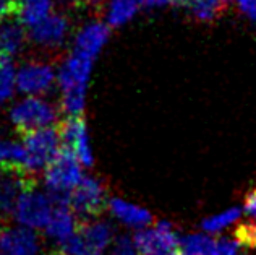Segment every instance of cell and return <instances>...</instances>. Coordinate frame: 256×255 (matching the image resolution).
Instances as JSON below:
<instances>
[{
	"label": "cell",
	"instance_id": "cell-1",
	"mask_svg": "<svg viewBox=\"0 0 256 255\" xmlns=\"http://www.w3.org/2000/svg\"><path fill=\"white\" fill-rule=\"evenodd\" d=\"M57 117L58 112L56 106L36 96H28L23 101H20L10 112L12 124L20 135L56 125Z\"/></svg>",
	"mask_w": 256,
	"mask_h": 255
},
{
	"label": "cell",
	"instance_id": "cell-2",
	"mask_svg": "<svg viewBox=\"0 0 256 255\" xmlns=\"http://www.w3.org/2000/svg\"><path fill=\"white\" fill-rule=\"evenodd\" d=\"M23 146L28 154V169L31 172L46 167L58 154L62 148V137H60L58 124L46 129L26 132L22 135Z\"/></svg>",
	"mask_w": 256,
	"mask_h": 255
},
{
	"label": "cell",
	"instance_id": "cell-3",
	"mask_svg": "<svg viewBox=\"0 0 256 255\" xmlns=\"http://www.w3.org/2000/svg\"><path fill=\"white\" fill-rule=\"evenodd\" d=\"M44 177L50 192H72L83 179L82 161L62 146L57 156L46 166Z\"/></svg>",
	"mask_w": 256,
	"mask_h": 255
},
{
	"label": "cell",
	"instance_id": "cell-4",
	"mask_svg": "<svg viewBox=\"0 0 256 255\" xmlns=\"http://www.w3.org/2000/svg\"><path fill=\"white\" fill-rule=\"evenodd\" d=\"M54 213V202L50 195L39 192L36 187L24 190L20 195L15 206V218L20 224H23L31 229H41L46 227Z\"/></svg>",
	"mask_w": 256,
	"mask_h": 255
},
{
	"label": "cell",
	"instance_id": "cell-5",
	"mask_svg": "<svg viewBox=\"0 0 256 255\" xmlns=\"http://www.w3.org/2000/svg\"><path fill=\"white\" fill-rule=\"evenodd\" d=\"M106 189L98 179H82L70 195V208L80 221H90L106 210Z\"/></svg>",
	"mask_w": 256,
	"mask_h": 255
},
{
	"label": "cell",
	"instance_id": "cell-6",
	"mask_svg": "<svg viewBox=\"0 0 256 255\" xmlns=\"http://www.w3.org/2000/svg\"><path fill=\"white\" fill-rule=\"evenodd\" d=\"M140 255H174L180 247V239L174 227L159 221L154 227H143L133 236Z\"/></svg>",
	"mask_w": 256,
	"mask_h": 255
},
{
	"label": "cell",
	"instance_id": "cell-7",
	"mask_svg": "<svg viewBox=\"0 0 256 255\" xmlns=\"http://www.w3.org/2000/svg\"><path fill=\"white\" fill-rule=\"evenodd\" d=\"M58 130L62 137V146L75 153L83 166H92V153L83 116H68L58 124Z\"/></svg>",
	"mask_w": 256,
	"mask_h": 255
},
{
	"label": "cell",
	"instance_id": "cell-8",
	"mask_svg": "<svg viewBox=\"0 0 256 255\" xmlns=\"http://www.w3.org/2000/svg\"><path fill=\"white\" fill-rule=\"evenodd\" d=\"M56 73L54 69L46 62L32 60V62L24 64L16 73V86L20 91L26 95H42L47 93L54 85Z\"/></svg>",
	"mask_w": 256,
	"mask_h": 255
},
{
	"label": "cell",
	"instance_id": "cell-9",
	"mask_svg": "<svg viewBox=\"0 0 256 255\" xmlns=\"http://www.w3.org/2000/svg\"><path fill=\"white\" fill-rule=\"evenodd\" d=\"M41 242L31 227L5 226L0 229V255H39Z\"/></svg>",
	"mask_w": 256,
	"mask_h": 255
},
{
	"label": "cell",
	"instance_id": "cell-10",
	"mask_svg": "<svg viewBox=\"0 0 256 255\" xmlns=\"http://www.w3.org/2000/svg\"><path fill=\"white\" fill-rule=\"evenodd\" d=\"M31 187H36V179L31 172L0 171V214L15 211L20 195Z\"/></svg>",
	"mask_w": 256,
	"mask_h": 255
},
{
	"label": "cell",
	"instance_id": "cell-11",
	"mask_svg": "<svg viewBox=\"0 0 256 255\" xmlns=\"http://www.w3.org/2000/svg\"><path fill=\"white\" fill-rule=\"evenodd\" d=\"M66 33H68V20L64 15L50 13L42 22L31 26L30 36L32 41L39 46H44V48H57V46H60L65 41Z\"/></svg>",
	"mask_w": 256,
	"mask_h": 255
},
{
	"label": "cell",
	"instance_id": "cell-12",
	"mask_svg": "<svg viewBox=\"0 0 256 255\" xmlns=\"http://www.w3.org/2000/svg\"><path fill=\"white\" fill-rule=\"evenodd\" d=\"M109 25H106L102 22H92L90 25H86L84 28L78 33V36L75 39V49L73 54L86 57L94 60L98 57V54L102 51L104 44L109 39Z\"/></svg>",
	"mask_w": 256,
	"mask_h": 255
},
{
	"label": "cell",
	"instance_id": "cell-13",
	"mask_svg": "<svg viewBox=\"0 0 256 255\" xmlns=\"http://www.w3.org/2000/svg\"><path fill=\"white\" fill-rule=\"evenodd\" d=\"M78 224L80 219L73 213L70 205H57L54 206V213L46 226V232L49 237L64 242L76 232Z\"/></svg>",
	"mask_w": 256,
	"mask_h": 255
},
{
	"label": "cell",
	"instance_id": "cell-14",
	"mask_svg": "<svg viewBox=\"0 0 256 255\" xmlns=\"http://www.w3.org/2000/svg\"><path fill=\"white\" fill-rule=\"evenodd\" d=\"M76 231L94 255H102L112 242V229L104 221H80Z\"/></svg>",
	"mask_w": 256,
	"mask_h": 255
},
{
	"label": "cell",
	"instance_id": "cell-15",
	"mask_svg": "<svg viewBox=\"0 0 256 255\" xmlns=\"http://www.w3.org/2000/svg\"><path fill=\"white\" fill-rule=\"evenodd\" d=\"M109 208L120 223L134 227V229H143V227L150 226L154 221L152 214L148 210H144V208L124 202L120 198H110Z\"/></svg>",
	"mask_w": 256,
	"mask_h": 255
},
{
	"label": "cell",
	"instance_id": "cell-16",
	"mask_svg": "<svg viewBox=\"0 0 256 255\" xmlns=\"http://www.w3.org/2000/svg\"><path fill=\"white\" fill-rule=\"evenodd\" d=\"M26 39L24 25L20 18H8L0 22V56L4 59H10L12 56L23 48Z\"/></svg>",
	"mask_w": 256,
	"mask_h": 255
},
{
	"label": "cell",
	"instance_id": "cell-17",
	"mask_svg": "<svg viewBox=\"0 0 256 255\" xmlns=\"http://www.w3.org/2000/svg\"><path fill=\"white\" fill-rule=\"evenodd\" d=\"M0 171L31 172L28 169V154L22 143L0 140Z\"/></svg>",
	"mask_w": 256,
	"mask_h": 255
},
{
	"label": "cell",
	"instance_id": "cell-18",
	"mask_svg": "<svg viewBox=\"0 0 256 255\" xmlns=\"http://www.w3.org/2000/svg\"><path fill=\"white\" fill-rule=\"evenodd\" d=\"M228 0H193L188 5L192 15L198 22H214L227 10Z\"/></svg>",
	"mask_w": 256,
	"mask_h": 255
},
{
	"label": "cell",
	"instance_id": "cell-19",
	"mask_svg": "<svg viewBox=\"0 0 256 255\" xmlns=\"http://www.w3.org/2000/svg\"><path fill=\"white\" fill-rule=\"evenodd\" d=\"M52 13L50 0H24L23 9L20 13V22L24 26H34L36 23L42 22Z\"/></svg>",
	"mask_w": 256,
	"mask_h": 255
},
{
	"label": "cell",
	"instance_id": "cell-20",
	"mask_svg": "<svg viewBox=\"0 0 256 255\" xmlns=\"http://www.w3.org/2000/svg\"><path fill=\"white\" fill-rule=\"evenodd\" d=\"M136 0H112L109 12H107V25L109 26H122L130 22L138 10Z\"/></svg>",
	"mask_w": 256,
	"mask_h": 255
},
{
	"label": "cell",
	"instance_id": "cell-21",
	"mask_svg": "<svg viewBox=\"0 0 256 255\" xmlns=\"http://www.w3.org/2000/svg\"><path fill=\"white\" fill-rule=\"evenodd\" d=\"M214 245V240L204 234H190L180 239V249L186 255H208Z\"/></svg>",
	"mask_w": 256,
	"mask_h": 255
},
{
	"label": "cell",
	"instance_id": "cell-22",
	"mask_svg": "<svg viewBox=\"0 0 256 255\" xmlns=\"http://www.w3.org/2000/svg\"><path fill=\"white\" fill-rule=\"evenodd\" d=\"M242 214V210L240 208H230V210H227L220 214H216V216H211L204 219L203 223H201V227L206 231V232H219L222 229H226L227 226H230L232 223H235Z\"/></svg>",
	"mask_w": 256,
	"mask_h": 255
},
{
	"label": "cell",
	"instance_id": "cell-23",
	"mask_svg": "<svg viewBox=\"0 0 256 255\" xmlns=\"http://www.w3.org/2000/svg\"><path fill=\"white\" fill-rule=\"evenodd\" d=\"M15 85H16V73L10 59L0 60V103L6 101L13 95Z\"/></svg>",
	"mask_w": 256,
	"mask_h": 255
},
{
	"label": "cell",
	"instance_id": "cell-24",
	"mask_svg": "<svg viewBox=\"0 0 256 255\" xmlns=\"http://www.w3.org/2000/svg\"><path fill=\"white\" fill-rule=\"evenodd\" d=\"M235 239L240 244V247H250L256 249V223L240 224L235 231Z\"/></svg>",
	"mask_w": 256,
	"mask_h": 255
},
{
	"label": "cell",
	"instance_id": "cell-25",
	"mask_svg": "<svg viewBox=\"0 0 256 255\" xmlns=\"http://www.w3.org/2000/svg\"><path fill=\"white\" fill-rule=\"evenodd\" d=\"M110 255H140L136 245L128 236H118L112 244Z\"/></svg>",
	"mask_w": 256,
	"mask_h": 255
},
{
	"label": "cell",
	"instance_id": "cell-26",
	"mask_svg": "<svg viewBox=\"0 0 256 255\" xmlns=\"http://www.w3.org/2000/svg\"><path fill=\"white\" fill-rule=\"evenodd\" d=\"M24 0H0V22L8 18H20Z\"/></svg>",
	"mask_w": 256,
	"mask_h": 255
},
{
	"label": "cell",
	"instance_id": "cell-27",
	"mask_svg": "<svg viewBox=\"0 0 256 255\" xmlns=\"http://www.w3.org/2000/svg\"><path fill=\"white\" fill-rule=\"evenodd\" d=\"M238 247H240V244L237 240H230V239L214 240L212 249L208 255H237Z\"/></svg>",
	"mask_w": 256,
	"mask_h": 255
},
{
	"label": "cell",
	"instance_id": "cell-28",
	"mask_svg": "<svg viewBox=\"0 0 256 255\" xmlns=\"http://www.w3.org/2000/svg\"><path fill=\"white\" fill-rule=\"evenodd\" d=\"M238 7L246 17L256 22V0H238Z\"/></svg>",
	"mask_w": 256,
	"mask_h": 255
},
{
	"label": "cell",
	"instance_id": "cell-29",
	"mask_svg": "<svg viewBox=\"0 0 256 255\" xmlns=\"http://www.w3.org/2000/svg\"><path fill=\"white\" fill-rule=\"evenodd\" d=\"M245 211L256 219V189L245 198Z\"/></svg>",
	"mask_w": 256,
	"mask_h": 255
},
{
	"label": "cell",
	"instance_id": "cell-30",
	"mask_svg": "<svg viewBox=\"0 0 256 255\" xmlns=\"http://www.w3.org/2000/svg\"><path fill=\"white\" fill-rule=\"evenodd\" d=\"M136 2L140 7H146V9H156V7L172 4L170 0H136Z\"/></svg>",
	"mask_w": 256,
	"mask_h": 255
},
{
	"label": "cell",
	"instance_id": "cell-31",
	"mask_svg": "<svg viewBox=\"0 0 256 255\" xmlns=\"http://www.w3.org/2000/svg\"><path fill=\"white\" fill-rule=\"evenodd\" d=\"M47 255H68L65 250H54V252H50V253H47Z\"/></svg>",
	"mask_w": 256,
	"mask_h": 255
},
{
	"label": "cell",
	"instance_id": "cell-32",
	"mask_svg": "<svg viewBox=\"0 0 256 255\" xmlns=\"http://www.w3.org/2000/svg\"><path fill=\"white\" fill-rule=\"evenodd\" d=\"M86 2L90 4V5H98V4L102 2V0H86Z\"/></svg>",
	"mask_w": 256,
	"mask_h": 255
},
{
	"label": "cell",
	"instance_id": "cell-33",
	"mask_svg": "<svg viewBox=\"0 0 256 255\" xmlns=\"http://www.w3.org/2000/svg\"><path fill=\"white\" fill-rule=\"evenodd\" d=\"M174 255H186V253H184V252H180V253H178V252H175Z\"/></svg>",
	"mask_w": 256,
	"mask_h": 255
},
{
	"label": "cell",
	"instance_id": "cell-34",
	"mask_svg": "<svg viewBox=\"0 0 256 255\" xmlns=\"http://www.w3.org/2000/svg\"><path fill=\"white\" fill-rule=\"evenodd\" d=\"M170 2H172V4H177V0H170Z\"/></svg>",
	"mask_w": 256,
	"mask_h": 255
}]
</instances>
